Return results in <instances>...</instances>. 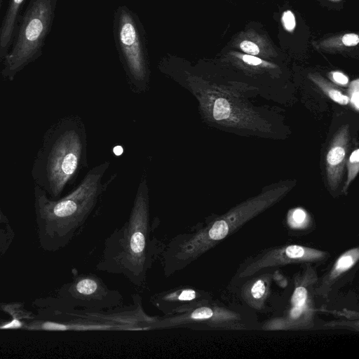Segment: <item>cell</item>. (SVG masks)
<instances>
[{"instance_id":"cell-1","label":"cell","mask_w":359,"mask_h":359,"mask_svg":"<svg viewBox=\"0 0 359 359\" xmlns=\"http://www.w3.org/2000/svg\"><path fill=\"white\" fill-rule=\"evenodd\" d=\"M150 222L149 189L143 175L129 217L104 240L97 270L123 276L137 287H144L149 271L164 249Z\"/></svg>"},{"instance_id":"cell-2","label":"cell","mask_w":359,"mask_h":359,"mask_svg":"<svg viewBox=\"0 0 359 359\" xmlns=\"http://www.w3.org/2000/svg\"><path fill=\"white\" fill-rule=\"evenodd\" d=\"M159 71L187 90L196 98L202 119L208 125L247 135L273 133L271 122L234 90L212 83L198 76L184 58L166 55Z\"/></svg>"},{"instance_id":"cell-3","label":"cell","mask_w":359,"mask_h":359,"mask_svg":"<svg viewBox=\"0 0 359 359\" xmlns=\"http://www.w3.org/2000/svg\"><path fill=\"white\" fill-rule=\"evenodd\" d=\"M110 166L104 161L91 168L79 184L65 197L50 200L36 192V222L39 245L55 252L69 245L79 233L104 193L102 178Z\"/></svg>"},{"instance_id":"cell-4","label":"cell","mask_w":359,"mask_h":359,"mask_svg":"<svg viewBox=\"0 0 359 359\" xmlns=\"http://www.w3.org/2000/svg\"><path fill=\"white\" fill-rule=\"evenodd\" d=\"M57 0H29L20 17L15 37L4 58L2 74L13 77L41 55L51 30Z\"/></svg>"},{"instance_id":"cell-5","label":"cell","mask_w":359,"mask_h":359,"mask_svg":"<svg viewBox=\"0 0 359 359\" xmlns=\"http://www.w3.org/2000/svg\"><path fill=\"white\" fill-rule=\"evenodd\" d=\"M113 34L130 87L136 93H145L151 80L145 31L139 17L126 6L114 12Z\"/></svg>"},{"instance_id":"cell-6","label":"cell","mask_w":359,"mask_h":359,"mask_svg":"<svg viewBox=\"0 0 359 359\" xmlns=\"http://www.w3.org/2000/svg\"><path fill=\"white\" fill-rule=\"evenodd\" d=\"M88 165L87 134L79 117L63 122L54 140L48 158V180L54 198L79 171Z\"/></svg>"},{"instance_id":"cell-7","label":"cell","mask_w":359,"mask_h":359,"mask_svg":"<svg viewBox=\"0 0 359 359\" xmlns=\"http://www.w3.org/2000/svg\"><path fill=\"white\" fill-rule=\"evenodd\" d=\"M58 295L64 308L99 311L123 304L121 292L109 288L94 273H74L72 280L60 288Z\"/></svg>"},{"instance_id":"cell-8","label":"cell","mask_w":359,"mask_h":359,"mask_svg":"<svg viewBox=\"0 0 359 359\" xmlns=\"http://www.w3.org/2000/svg\"><path fill=\"white\" fill-rule=\"evenodd\" d=\"M297 184L286 180L274 184L259 194L237 205L228 213L206 222L208 241L212 247L236 227L283 198Z\"/></svg>"},{"instance_id":"cell-9","label":"cell","mask_w":359,"mask_h":359,"mask_svg":"<svg viewBox=\"0 0 359 359\" xmlns=\"http://www.w3.org/2000/svg\"><path fill=\"white\" fill-rule=\"evenodd\" d=\"M207 300L205 292L180 285L152 294L149 302L164 316H168L186 312Z\"/></svg>"},{"instance_id":"cell-10","label":"cell","mask_w":359,"mask_h":359,"mask_svg":"<svg viewBox=\"0 0 359 359\" xmlns=\"http://www.w3.org/2000/svg\"><path fill=\"white\" fill-rule=\"evenodd\" d=\"M348 123L339 128L328 147L325 156V173L327 185L332 190L338 188L344 177L350 142Z\"/></svg>"},{"instance_id":"cell-11","label":"cell","mask_w":359,"mask_h":359,"mask_svg":"<svg viewBox=\"0 0 359 359\" xmlns=\"http://www.w3.org/2000/svg\"><path fill=\"white\" fill-rule=\"evenodd\" d=\"M25 1L9 0L0 25V59L5 58L12 45Z\"/></svg>"},{"instance_id":"cell-12","label":"cell","mask_w":359,"mask_h":359,"mask_svg":"<svg viewBox=\"0 0 359 359\" xmlns=\"http://www.w3.org/2000/svg\"><path fill=\"white\" fill-rule=\"evenodd\" d=\"M313 81L321 89V90L334 102L341 104L346 105L349 104V99L347 95L344 94L341 90L336 88L326 81L318 79H313Z\"/></svg>"},{"instance_id":"cell-13","label":"cell","mask_w":359,"mask_h":359,"mask_svg":"<svg viewBox=\"0 0 359 359\" xmlns=\"http://www.w3.org/2000/svg\"><path fill=\"white\" fill-rule=\"evenodd\" d=\"M358 258V249H353L341 255L337 261L330 278H334L353 266Z\"/></svg>"},{"instance_id":"cell-14","label":"cell","mask_w":359,"mask_h":359,"mask_svg":"<svg viewBox=\"0 0 359 359\" xmlns=\"http://www.w3.org/2000/svg\"><path fill=\"white\" fill-rule=\"evenodd\" d=\"M284 252L291 259H314L322 255L321 252L296 245L287 247Z\"/></svg>"},{"instance_id":"cell-15","label":"cell","mask_w":359,"mask_h":359,"mask_svg":"<svg viewBox=\"0 0 359 359\" xmlns=\"http://www.w3.org/2000/svg\"><path fill=\"white\" fill-rule=\"evenodd\" d=\"M347 177L343 187V191L346 193L350 184L356 177L359 171V149L355 148L350 154L346 161Z\"/></svg>"},{"instance_id":"cell-16","label":"cell","mask_w":359,"mask_h":359,"mask_svg":"<svg viewBox=\"0 0 359 359\" xmlns=\"http://www.w3.org/2000/svg\"><path fill=\"white\" fill-rule=\"evenodd\" d=\"M15 237V233L7 224L0 227V255L5 254L10 248Z\"/></svg>"},{"instance_id":"cell-17","label":"cell","mask_w":359,"mask_h":359,"mask_svg":"<svg viewBox=\"0 0 359 359\" xmlns=\"http://www.w3.org/2000/svg\"><path fill=\"white\" fill-rule=\"evenodd\" d=\"M349 103L353 108L358 111L359 110V80L356 79L351 81L348 90Z\"/></svg>"},{"instance_id":"cell-18","label":"cell","mask_w":359,"mask_h":359,"mask_svg":"<svg viewBox=\"0 0 359 359\" xmlns=\"http://www.w3.org/2000/svg\"><path fill=\"white\" fill-rule=\"evenodd\" d=\"M307 297V290L304 287L300 286L295 289L292 297V304L293 306H303L305 304Z\"/></svg>"},{"instance_id":"cell-19","label":"cell","mask_w":359,"mask_h":359,"mask_svg":"<svg viewBox=\"0 0 359 359\" xmlns=\"http://www.w3.org/2000/svg\"><path fill=\"white\" fill-rule=\"evenodd\" d=\"M306 218L305 211L301 208L292 210L290 215V222L295 226L302 224Z\"/></svg>"},{"instance_id":"cell-20","label":"cell","mask_w":359,"mask_h":359,"mask_svg":"<svg viewBox=\"0 0 359 359\" xmlns=\"http://www.w3.org/2000/svg\"><path fill=\"white\" fill-rule=\"evenodd\" d=\"M266 286L262 280H257L251 288V294L255 299H260L265 293Z\"/></svg>"},{"instance_id":"cell-21","label":"cell","mask_w":359,"mask_h":359,"mask_svg":"<svg viewBox=\"0 0 359 359\" xmlns=\"http://www.w3.org/2000/svg\"><path fill=\"white\" fill-rule=\"evenodd\" d=\"M282 20L285 28L291 32L294 29L296 22L293 13L290 11L284 12Z\"/></svg>"},{"instance_id":"cell-22","label":"cell","mask_w":359,"mask_h":359,"mask_svg":"<svg viewBox=\"0 0 359 359\" xmlns=\"http://www.w3.org/2000/svg\"><path fill=\"white\" fill-rule=\"evenodd\" d=\"M241 50L251 55H258L259 48L257 44L250 41H243L241 43Z\"/></svg>"},{"instance_id":"cell-23","label":"cell","mask_w":359,"mask_h":359,"mask_svg":"<svg viewBox=\"0 0 359 359\" xmlns=\"http://www.w3.org/2000/svg\"><path fill=\"white\" fill-rule=\"evenodd\" d=\"M342 42L346 46H356L359 42V37L355 34H346L342 37Z\"/></svg>"},{"instance_id":"cell-24","label":"cell","mask_w":359,"mask_h":359,"mask_svg":"<svg viewBox=\"0 0 359 359\" xmlns=\"http://www.w3.org/2000/svg\"><path fill=\"white\" fill-rule=\"evenodd\" d=\"M332 80L339 85L346 86L348 83V78L339 72H332Z\"/></svg>"},{"instance_id":"cell-25","label":"cell","mask_w":359,"mask_h":359,"mask_svg":"<svg viewBox=\"0 0 359 359\" xmlns=\"http://www.w3.org/2000/svg\"><path fill=\"white\" fill-rule=\"evenodd\" d=\"M242 59L244 62L252 66H257L262 63V60L260 58L251 55H244Z\"/></svg>"},{"instance_id":"cell-26","label":"cell","mask_w":359,"mask_h":359,"mask_svg":"<svg viewBox=\"0 0 359 359\" xmlns=\"http://www.w3.org/2000/svg\"><path fill=\"white\" fill-rule=\"evenodd\" d=\"M304 306H293L290 311V317L292 319H296L300 316L304 310Z\"/></svg>"},{"instance_id":"cell-27","label":"cell","mask_w":359,"mask_h":359,"mask_svg":"<svg viewBox=\"0 0 359 359\" xmlns=\"http://www.w3.org/2000/svg\"><path fill=\"white\" fill-rule=\"evenodd\" d=\"M0 224H8V219L6 217L0 212Z\"/></svg>"},{"instance_id":"cell-28","label":"cell","mask_w":359,"mask_h":359,"mask_svg":"<svg viewBox=\"0 0 359 359\" xmlns=\"http://www.w3.org/2000/svg\"><path fill=\"white\" fill-rule=\"evenodd\" d=\"M4 1V0H0V11L1 9Z\"/></svg>"}]
</instances>
